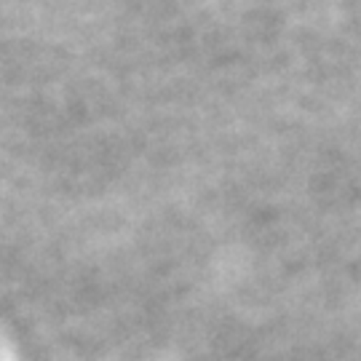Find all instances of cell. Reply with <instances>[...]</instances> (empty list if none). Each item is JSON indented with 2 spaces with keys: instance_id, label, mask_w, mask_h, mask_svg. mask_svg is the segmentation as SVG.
Returning a JSON list of instances; mask_svg holds the SVG:
<instances>
[]
</instances>
